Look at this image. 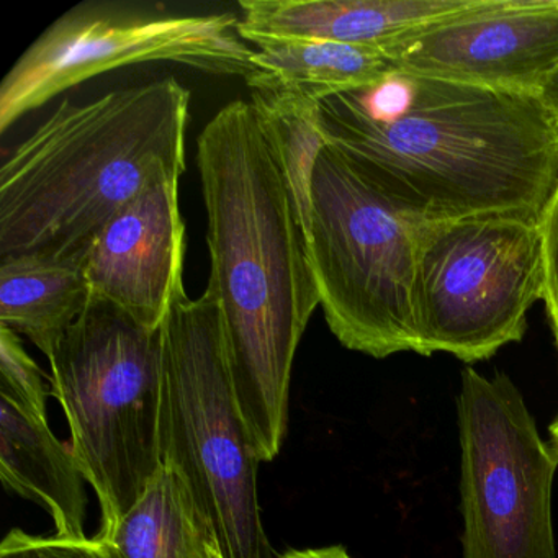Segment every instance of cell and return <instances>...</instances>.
<instances>
[{"mask_svg": "<svg viewBox=\"0 0 558 558\" xmlns=\"http://www.w3.org/2000/svg\"><path fill=\"white\" fill-rule=\"evenodd\" d=\"M50 393L44 372L27 354L19 335L0 326V398L47 420Z\"/></svg>", "mask_w": 558, "mask_h": 558, "instance_id": "ac0fdd59", "label": "cell"}, {"mask_svg": "<svg viewBox=\"0 0 558 558\" xmlns=\"http://www.w3.org/2000/svg\"><path fill=\"white\" fill-rule=\"evenodd\" d=\"M0 478L54 522L58 537L87 538L86 476L71 444L54 436L44 417L0 398Z\"/></svg>", "mask_w": 558, "mask_h": 558, "instance_id": "4fadbf2b", "label": "cell"}, {"mask_svg": "<svg viewBox=\"0 0 558 558\" xmlns=\"http://www.w3.org/2000/svg\"><path fill=\"white\" fill-rule=\"evenodd\" d=\"M277 558H352L342 545H329L322 548H306V550H290Z\"/></svg>", "mask_w": 558, "mask_h": 558, "instance_id": "44dd1931", "label": "cell"}, {"mask_svg": "<svg viewBox=\"0 0 558 558\" xmlns=\"http://www.w3.org/2000/svg\"><path fill=\"white\" fill-rule=\"evenodd\" d=\"M253 66L256 74L246 81L251 90L313 102L361 89L397 71L385 48L339 44L263 45L254 50Z\"/></svg>", "mask_w": 558, "mask_h": 558, "instance_id": "2e32d148", "label": "cell"}, {"mask_svg": "<svg viewBox=\"0 0 558 558\" xmlns=\"http://www.w3.org/2000/svg\"><path fill=\"white\" fill-rule=\"evenodd\" d=\"M326 145L427 221L541 220L558 184V116L541 97L393 71L318 102Z\"/></svg>", "mask_w": 558, "mask_h": 558, "instance_id": "6da1fadb", "label": "cell"}, {"mask_svg": "<svg viewBox=\"0 0 558 558\" xmlns=\"http://www.w3.org/2000/svg\"><path fill=\"white\" fill-rule=\"evenodd\" d=\"M548 434H550V440H548V447H550L551 453H554L555 459L558 462V416L551 421L550 426H548Z\"/></svg>", "mask_w": 558, "mask_h": 558, "instance_id": "603a6c76", "label": "cell"}, {"mask_svg": "<svg viewBox=\"0 0 558 558\" xmlns=\"http://www.w3.org/2000/svg\"><path fill=\"white\" fill-rule=\"evenodd\" d=\"M251 104L289 182L305 230L313 169L326 146L318 125V102L287 94L253 90Z\"/></svg>", "mask_w": 558, "mask_h": 558, "instance_id": "e0dca14e", "label": "cell"}, {"mask_svg": "<svg viewBox=\"0 0 558 558\" xmlns=\"http://www.w3.org/2000/svg\"><path fill=\"white\" fill-rule=\"evenodd\" d=\"M385 51L397 71L541 97L558 73V0H475Z\"/></svg>", "mask_w": 558, "mask_h": 558, "instance_id": "30bf717a", "label": "cell"}, {"mask_svg": "<svg viewBox=\"0 0 558 558\" xmlns=\"http://www.w3.org/2000/svg\"><path fill=\"white\" fill-rule=\"evenodd\" d=\"M0 558H110L99 538L45 537L12 529L0 545Z\"/></svg>", "mask_w": 558, "mask_h": 558, "instance_id": "d6986e66", "label": "cell"}, {"mask_svg": "<svg viewBox=\"0 0 558 558\" xmlns=\"http://www.w3.org/2000/svg\"><path fill=\"white\" fill-rule=\"evenodd\" d=\"M475 0H241L246 44H339L385 48Z\"/></svg>", "mask_w": 558, "mask_h": 558, "instance_id": "7c38bea8", "label": "cell"}, {"mask_svg": "<svg viewBox=\"0 0 558 558\" xmlns=\"http://www.w3.org/2000/svg\"><path fill=\"white\" fill-rule=\"evenodd\" d=\"M86 257H0V326L50 355L89 302Z\"/></svg>", "mask_w": 558, "mask_h": 558, "instance_id": "5bb4252c", "label": "cell"}, {"mask_svg": "<svg viewBox=\"0 0 558 558\" xmlns=\"http://www.w3.org/2000/svg\"><path fill=\"white\" fill-rule=\"evenodd\" d=\"M233 14L165 15L83 4L50 25L0 84V133L77 84L120 68L174 63L214 76L256 74Z\"/></svg>", "mask_w": 558, "mask_h": 558, "instance_id": "ba28073f", "label": "cell"}, {"mask_svg": "<svg viewBox=\"0 0 558 558\" xmlns=\"http://www.w3.org/2000/svg\"><path fill=\"white\" fill-rule=\"evenodd\" d=\"M214 290L256 456H279L296 349L319 306L305 230L256 110L234 100L197 142Z\"/></svg>", "mask_w": 558, "mask_h": 558, "instance_id": "7a4b0ae2", "label": "cell"}, {"mask_svg": "<svg viewBox=\"0 0 558 558\" xmlns=\"http://www.w3.org/2000/svg\"><path fill=\"white\" fill-rule=\"evenodd\" d=\"M542 260H544V293L542 302L547 312L548 326L558 351V184L538 220Z\"/></svg>", "mask_w": 558, "mask_h": 558, "instance_id": "ffe728a7", "label": "cell"}, {"mask_svg": "<svg viewBox=\"0 0 558 558\" xmlns=\"http://www.w3.org/2000/svg\"><path fill=\"white\" fill-rule=\"evenodd\" d=\"M51 393L66 414L71 446L99 499V537L142 498L162 469V328L140 325L90 296L48 355Z\"/></svg>", "mask_w": 558, "mask_h": 558, "instance_id": "5b68a950", "label": "cell"}, {"mask_svg": "<svg viewBox=\"0 0 558 558\" xmlns=\"http://www.w3.org/2000/svg\"><path fill=\"white\" fill-rule=\"evenodd\" d=\"M463 558H557L558 462L506 374L462 371L457 398Z\"/></svg>", "mask_w": 558, "mask_h": 558, "instance_id": "9c48e42d", "label": "cell"}, {"mask_svg": "<svg viewBox=\"0 0 558 558\" xmlns=\"http://www.w3.org/2000/svg\"><path fill=\"white\" fill-rule=\"evenodd\" d=\"M421 227L344 155L323 148L310 185L306 246L323 315L349 351L375 359L417 354Z\"/></svg>", "mask_w": 558, "mask_h": 558, "instance_id": "8992f818", "label": "cell"}, {"mask_svg": "<svg viewBox=\"0 0 558 558\" xmlns=\"http://www.w3.org/2000/svg\"><path fill=\"white\" fill-rule=\"evenodd\" d=\"M96 537L110 558H221L187 485L168 465L116 527Z\"/></svg>", "mask_w": 558, "mask_h": 558, "instance_id": "9a60e30c", "label": "cell"}, {"mask_svg": "<svg viewBox=\"0 0 558 558\" xmlns=\"http://www.w3.org/2000/svg\"><path fill=\"white\" fill-rule=\"evenodd\" d=\"M162 463L187 485L221 558H277L257 495L259 457L234 395L214 290H179L162 323Z\"/></svg>", "mask_w": 558, "mask_h": 558, "instance_id": "277c9868", "label": "cell"}, {"mask_svg": "<svg viewBox=\"0 0 558 558\" xmlns=\"http://www.w3.org/2000/svg\"><path fill=\"white\" fill-rule=\"evenodd\" d=\"M542 293L538 221L515 215L427 221L417 251V354L486 361L524 338Z\"/></svg>", "mask_w": 558, "mask_h": 558, "instance_id": "52a82bcc", "label": "cell"}, {"mask_svg": "<svg viewBox=\"0 0 558 558\" xmlns=\"http://www.w3.org/2000/svg\"><path fill=\"white\" fill-rule=\"evenodd\" d=\"M189 106L174 77L63 100L0 168V257H87L136 195L185 174Z\"/></svg>", "mask_w": 558, "mask_h": 558, "instance_id": "3957f363", "label": "cell"}, {"mask_svg": "<svg viewBox=\"0 0 558 558\" xmlns=\"http://www.w3.org/2000/svg\"><path fill=\"white\" fill-rule=\"evenodd\" d=\"M541 100L555 116H558V73L551 77L550 83L542 90Z\"/></svg>", "mask_w": 558, "mask_h": 558, "instance_id": "7402d4cb", "label": "cell"}, {"mask_svg": "<svg viewBox=\"0 0 558 558\" xmlns=\"http://www.w3.org/2000/svg\"><path fill=\"white\" fill-rule=\"evenodd\" d=\"M179 181L149 184L106 225L86 257L90 296L113 303L149 329L162 328L184 287Z\"/></svg>", "mask_w": 558, "mask_h": 558, "instance_id": "8fae6325", "label": "cell"}]
</instances>
